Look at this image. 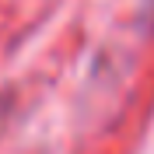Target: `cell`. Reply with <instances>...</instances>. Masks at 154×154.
I'll return each mask as SVG.
<instances>
[{"mask_svg":"<svg viewBox=\"0 0 154 154\" xmlns=\"http://www.w3.org/2000/svg\"><path fill=\"white\" fill-rule=\"evenodd\" d=\"M151 18H154V0H151ZM151 32H154V21H151Z\"/></svg>","mask_w":154,"mask_h":154,"instance_id":"cell-1","label":"cell"}]
</instances>
